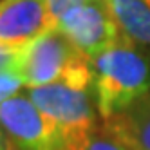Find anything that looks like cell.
<instances>
[{
  "mask_svg": "<svg viewBox=\"0 0 150 150\" xmlns=\"http://www.w3.org/2000/svg\"><path fill=\"white\" fill-rule=\"evenodd\" d=\"M89 65L92 94L101 120L121 114L150 92L148 52L123 38L92 56Z\"/></svg>",
  "mask_w": 150,
  "mask_h": 150,
  "instance_id": "6da1fadb",
  "label": "cell"
},
{
  "mask_svg": "<svg viewBox=\"0 0 150 150\" xmlns=\"http://www.w3.org/2000/svg\"><path fill=\"white\" fill-rule=\"evenodd\" d=\"M15 71L29 89L44 87L54 81H67L92 89L89 58L81 54L56 27L24 45V52Z\"/></svg>",
  "mask_w": 150,
  "mask_h": 150,
  "instance_id": "7a4b0ae2",
  "label": "cell"
},
{
  "mask_svg": "<svg viewBox=\"0 0 150 150\" xmlns=\"http://www.w3.org/2000/svg\"><path fill=\"white\" fill-rule=\"evenodd\" d=\"M0 128L15 150H63L65 143L63 132L25 94L0 105Z\"/></svg>",
  "mask_w": 150,
  "mask_h": 150,
  "instance_id": "3957f363",
  "label": "cell"
},
{
  "mask_svg": "<svg viewBox=\"0 0 150 150\" xmlns=\"http://www.w3.org/2000/svg\"><path fill=\"white\" fill-rule=\"evenodd\" d=\"M27 96L63 132V136L98 123L92 89L78 87L67 81H54L44 87L29 89Z\"/></svg>",
  "mask_w": 150,
  "mask_h": 150,
  "instance_id": "277c9868",
  "label": "cell"
},
{
  "mask_svg": "<svg viewBox=\"0 0 150 150\" xmlns=\"http://www.w3.org/2000/svg\"><path fill=\"white\" fill-rule=\"evenodd\" d=\"M54 27L89 60L121 40L105 0H80L56 20Z\"/></svg>",
  "mask_w": 150,
  "mask_h": 150,
  "instance_id": "5b68a950",
  "label": "cell"
},
{
  "mask_svg": "<svg viewBox=\"0 0 150 150\" xmlns=\"http://www.w3.org/2000/svg\"><path fill=\"white\" fill-rule=\"evenodd\" d=\"M54 27L49 0H2L0 44L27 45Z\"/></svg>",
  "mask_w": 150,
  "mask_h": 150,
  "instance_id": "8992f818",
  "label": "cell"
},
{
  "mask_svg": "<svg viewBox=\"0 0 150 150\" xmlns=\"http://www.w3.org/2000/svg\"><path fill=\"white\" fill-rule=\"evenodd\" d=\"M107 7L128 44L150 51V0H105Z\"/></svg>",
  "mask_w": 150,
  "mask_h": 150,
  "instance_id": "52a82bcc",
  "label": "cell"
},
{
  "mask_svg": "<svg viewBox=\"0 0 150 150\" xmlns=\"http://www.w3.org/2000/svg\"><path fill=\"white\" fill-rule=\"evenodd\" d=\"M107 121L130 150H150V92Z\"/></svg>",
  "mask_w": 150,
  "mask_h": 150,
  "instance_id": "ba28073f",
  "label": "cell"
},
{
  "mask_svg": "<svg viewBox=\"0 0 150 150\" xmlns=\"http://www.w3.org/2000/svg\"><path fill=\"white\" fill-rule=\"evenodd\" d=\"M63 150H130L114 128L101 120L96 125L65 136Z\"/></svg>",
  "mask_w": 150,
  "mask_h": 150,
  "instance_id": "9c48e42d",
  "label": "cell"
},
{
  "mask_svg": "<svg viewBox=\"0 0 150 150\" xmlns=\"http://www.w3.org/2000/svg\"><path fill=\"white\" fill-rule=\"evenodd\" d=\"M22 85H24V81L18 76L16 71L0 72V105L7 100H11L13 96H16Z\"/></svg>",
  "mask_w": 150,
  "mask_h": 150,
  "instance_id": "30bf717a",
  "label": "cell"
},
{
  "mask_svg": "<svg viewBox=\"0 0 150 150\" xmlns=\"http://www.w3.org/2000/svg\"><path fill=\"white\" fill-rule=\"evenodd\" d=\"M24 52V45H6L0 44V72L4 71H15L20 56Z\"/></svg>",
  "mask_w": 150,
  "mask_h": 150,
  "instance_id": "8fae6325",
  "label": "cell"
},
{
  "mask_svg": "<svg viewBox=\"0 0 150 150\" xmlns=\"http://www.w3.org/2000/svg\"><path fill=\"white\" fill-rule=\"evenodd\" d=\"M0 150H15L13 145L9 143V139L6 137V134L2 132V128H0Z\"/></svg>",
  "mask_w": 150,
  "mask_h": 150,
  "instance_id": "7c38bea8",
  "label": "cell"
}]
</instances>
